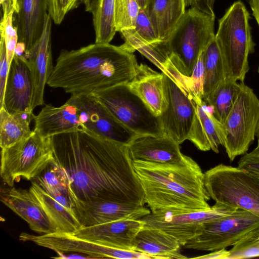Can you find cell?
Masks as SVG:
<instances>
[{
    "instance_id": "484cf974",
    "label": "cell",
    "mask_w": 259,
    "mask_h": 259,
    "mask_svg": "<svg viewBox=\"0 0 259 259\" xmlns=\"http://www.w3.org/2000/svg\"><path fill=\"white\" fill-rule=\"evenodd\" d=\"M186 7L185 0H148L144 10L160 39H168Z\"/></svg>"
},
{
    "instance_id": "44dd1931",
    "label": "cell",
    "mask_w": 259,
    "mask_h": 259,
    "mask_svg": "<svg viewBox=\"0 0 259 259\" xmlns=\"http://www.w3.org/2000/svg\"><path fill=\"white\" fill-rule=\"evenodd\" d=\"M128 147L133 160L175 163L181 161L184 156L180 144L165 135H138Z\"/></svg>"
},
{
    "instance_id": "7c38bea8",
    "label": "cell",
    "mask_w": 259,
    "mask_h": 259,
    "mask_svg": "<svg viewBox=\"0 0 259 259\" xmlns=\"http://www.w3.org/2000/svg\"><path fill=\"white\" fill-rule=\"evenodd\" d=\"M259 226V217L238 209L227 215L204 223L198 234L183 246L186 249L214 251L236 244Z\"/></svg>"
},
{
    "instance_id": "d4e9b609",
    "label": "cell",
    "mask_w": 259,
    "mask_h": 259,
    "mask_svg": "<svg viewBox=\"0 0 259 259\" xmlns=\"http://www.w3.org/2000/svg\"><path fill=\"white\" fill-rule=\"evenodd\" d=\"M181 246L174 236L144 226L137 235L132 250L147 254L154 259L186 258L181 253Z\"/></svg>"
},
{
    "instance_id": "ac0fdd59",
    "label": "cell",
    "mask_w": 259,
    "mask_h": 259,
    "mask_svg": "<svg viewBox=\"0 0 259 259\" xmlns=\"http://www.w3.org/2000/svg\"><path fill=\"white\" fill-rule=\"evenodd\" d=\"M52 19L47 14L42 34L38 41L24 55L29 64L33 81L32 109L44 104V91L54 66L51 49Z\"/></svg>"
},
{
    "instance_id": "ba28073f",
    "label": "cell",
    "mask_w": 259,
    "mask_h": 259,
    "mask_svg": "<svg viewBox=\"0 0 259 259\" xmlns=\"http://www.w3.org/2000/svg\"><path fill=\"white\" fill-rule=\"evenodd\" d=\"M93 95L114 118L138 135H164L158 116L128 84H118Z\"/></svg>"
},
{
    "instance_id": "681fc988",
    "label": "cell",
    "mask_w": 259,
    "mask_h": 259,
    "mask_svg": "<svg viewBox=\"0 0 259 259\" xmlns=\"http://www.w3.org/2000/svg\"><path fill=\"white\" fill-rule=\"evenodd\" d=\"M258 72L259 73V66H258Z\"/></svg>"
},
{
    "instance_id": "f35d334b",
    "label": "cell",
    "mask_w": 259,
    "mask_h": 259,
    "mask_svg": "<svg viewBox=\"0 0 259 259\" xmlns=\"http://www.w3.org/2000/svg\"><path fill=\"white\" fill-rule=\"evenodd\" d=\"M238 167L259 178V152L255 148L245 153L239 160Z\"/></svg>"
},
{
    "instance_id": "5b68a950",
    "label": "cell",
    "mask_w": 259,
    "mask_h": 259,
    "mask_svg": "<svg viewBox=\"0 0 259 259\" xmlns=\"http://www.w3.org/2000/svg\"><path fill=\"white\" fill-rule=\"evenodd\" d=\"M215 18L190 8L167 40L169 64L183 76L191 75L200 55L215 38Z\"/></svg>"
},
{
    "instance_id": "5bb4252c",
    "label": "cell",
    "mask_w": 259,
    "mask_h": 259,
    "mask_svg": "<svg viewBox=\"0 0 259 259\" xmlns=\"http://www.w3.org/2000/svg\"><path fill=\"white\" fill-rule=\"evenodd\" d=\"M69 100L84 113L86 131L127 145L138 136L114 118L93 94L71 95Z\"/></svg>"
},
{
    "instance_id": "bcb514c9",
    "label": "cell",
    "mask_w": 259,
    "mask_h": 259,
    "mask_svg": "<svg viewBox=\"0 0 259 259\" xmlns=\"http://www.w3.org/2000/svg\"><path fill=\"white\" fill-rule=\"evenodd\" d=\"M59 256L56 257L55 258H93L92 256L88 255H81L80 254H66V253H63L60 252H56Z\"/></svg>"
},
{
    "instance_id": "8fae6325",
    "label": "cell",
    "mask_w": 259,
    "mask_h": 259,
    "mask_svg": "<svg viewBox=\"0 0 259 259\" xmlns=\"http://www.w3.org/2000/svg\"><path fill=\"white\" fill-rule=\"evenodd\" d=\"M163 75V100L158 115L164 135L180 145L188 139L197 100L189 89Z\"/></svg>"
},
{
    "instance_id": "e575fe53",
    "label": "cell",
    "mask_w": 259,
    "mask_h": 259,
    "mask_svg": "<svg viewBox=\"0 0 259 259\" xmlns=\"http://www.w3.org/2000/svg\"><path fill=\"white\" fill-rule=\"evenodd\" d=\"M14 13V12H11L5 20H2L0 26V33L4 37L10 67L15 55V50L18 40L17 29L13 25Z\"/></svg>"
},
{
    "instance_id": "b9f144b4",
    "label": "cell",
    "mask_w": 259,
    "mask_h": 259,
    "mask_svg": "<svg viewBox=\"0 0 259 259\" xmlns=\"http://www.w3.org/2000/svg\"><path fill=\"white\" fill-rule=\"evenodd\" d=\"M3 8V15L2 20H5L11 12L18 11L17 0H0Z\"/></svg>"
},
{
    "instance_id": "9a60e30c",
    "label": "cell",
    "mask_w": 259,
    "mask_h": 259,
    "mask_svg": "<svg viewBox=\"0 0 259 259\" xmlns=\"http://www.w3.org/2000/svg\"><path fill=\"white\" fill-rule=\"evenodd\" d=\"M73 203L81 227L121 220H139L151 212L143 205L131 203L112 201L85 202L76 199Z\"/></svg>"
},
{
    "instance_id": "7dc6e473",
    "label": "cell",
    "mask_w": 259,
    "mask_h": 259,
    "mask_svg": "<svg viewBox=\"0 0 259 259\" xmlns=\"http://www.w3.org/2000/svg\"><path fill=\"white\" fill-rule=\"evenodd\" d=\"M140 9L144 10L147 6L148 0H136Z\"/></svg>"
},
{
    "instance_id": "8d00e7d4",
    "label": "cell",
    "mask_w": 259,
    "mask_h": 259,
    "mask_svg": "<svg viewBox=\"0 0 259 259\" xmlns=\"http://www.w3.org/2000/svg\"><path fill=\"white\" fill-rule=\"evenodd\" d=\"M190 89L192 94L199 100H203L204 81V66L203 52L200 55L191 75L188 77Z\"/></svg>"
},
{
    "instance_id": "52a82bcc",
    "label": "cell",
    "mask_w": 259,
    "mask_h": 259,
    "mask_svg": "<svg viewBox=\"0 0 259 259\" xmlns=\"http://www.w3.org/2000/svg\"><path fill=\"white\" fill-rule=\"evenodd\" d=\"M54 160L50 137L33 131L27 138L2 149L1 176L4 183L12 187L21 178H36Z\"/></svg>"
},
{
    "instance_id": "e0dca14e",
    "label": "cell",
    "mask_w": 259,
    "mask_h": 259,
    "mask_svg": "<svg viewBox=\"0 0 259 259\" xmlns=\"http://www.w3.org/2000/svg\"><path fill=\"white\" fill-rule=\"evenodd\" d=\"M144 226L141 219H125L81 227L71 234L111 247L132 250L135 238Z\"/></svg>"
},
{
    "instance_id": "c3c4849f",
    "label": "cell",
    "mask_w": 259,
    "mask_h": 259,
    "mask_svg": "<svg viewBox=\"0 0 259 259\" xmlns=\"http://www.w3.org/2000/svg\"><path fill=\"white\" fill-rule=\"evenodd\" d=\"M255 136L256 137L257 139V145L255 149L259 152V121L256 126Z\"/></svg>"
},
{
    "instance_id": "7a4b0ae2",
    "label": "cell",
    "mask_w": 259,
    "mask_h": 259,
    "mask_svg": "<svg viewBox=\"0 0 259 259\" xmlns=\"http://www.w3.org/2000/svg\"><path fill=\"white\" fill-rule=\"evenodd\" d=\"M139 64L136 56L120 46L93 44L61 51L47 84L71 95L93 94L128 84Z\"/></svg>"
},
{
    "instance_id": "d590c367",
    "label": "cell",
    "mask_w": 259,
    "mask_h": 259,
    "mask_svg": "<svg viewBox=\"0 0 259 259\" xmlns=\"http://www.w3.org/2000/svg\"><path fill=\"white\" fill-rule=\"evenodd\" d=\"M133 30L140 38L147 42H154L161 40L156 34L145 10L140 9Z\"/></svg>"
},
{
    "instance_id": "8992f818",
    "label": "cell",
    "mask_w": 259,
    "mask_h": 259,
    "mask_svg": "<svg viewBox=\"0 0 259 259\" xmlns=\"http://www.w3.org/2000/svg\"><path fill=\"white\" fill-rule=\"evenodd\" d=\"M206 190L215 202L259 217V178L238 167L221 163L204 173Z\"/></svg>"
},
{
    "instance_id": "f6af8a7d",
    "label": "cell",
    "mask_w": 259,
    "mask_h": 259,
    "mask_svg": "<svg viewBox=\"0 0 259 259\" xmlns=\"http://www.w3.org/2000/svg\"><path fill=\"white\" fill-rule=\"evenodd\" d=\"M248 3L252 10V15L259 26V0H250Z\"/></svg>"
},
{
    "instance_id": "7bdbcfd3",
    "label": "cell",
    "mask_w": 259,
    "mask_h": 259,
    "mask_svg": "<svg viewBox=\"0 0 259 259\" xmlns=\"http://www.w3.org/2000/svg\"><path fill=\"white\" fill-rule=\"evenodd\" d=\"M230 255L229 250L226 248L212 251L211 253L200 256L195 257L197 258H217V259H229Z\"/></svg>"
},
{
    "instance_id": "4fadbf2b",
    "label": "cell",
    "mask_w": 259,
    "mask_h": 259,
    "mask_svg": "<svg viewBox=\"0 0 259 259\" xmlns=\"http://www.w3.org/2000/svg\"><path fill=\"white\" fill-rule=\"evenodd\" d=\"M19 239L23 242H32L56 252H77L88 255L93 258H152L144 253L111 247L93 240L77 237L71 233L53 232L34 235L22 233L19 236Z\"/></svg>"
},
{
    "instance_id": "277c9868",
    "label": "cell",
    "mask_w": 259,
    "mask_h": 259,
    "mask_svg": "<svg viewBox=\"0 0 259 259\" xmlns=\"http://www.w3.org/2000/svg\"><path fill=\"white\" fill-rule=\"evenodd\" d=\"M250 19L244 4L237 1L219 20L215 39L223 58L226 78L244 82L249 70L248 56L254 53L255 46Z\"/></svg>"
},
{
    "instance_id": "6da1fadb",
    "label": "cell",
    "mask_w": 259,
    "mask_h": 259,
    "mask_svg": "<svg viewBox=\"0 0 259 259\" xmlns=\"http://www.w3.org/2000/svg\"><path fill=\"white\" fill-rule=\"evenodd\" d=\"M55 160L68 173L77 199L144 205L128 145L77 130L50 137Z\"/></svg>"
},
{
    "instance_id": "2e32d148",
    "label": "cell",
    "mask_w": 259,
    "mask_h": 259,
    "mask_svg": "<svg viewBox=\"0 0 259 259\" xmlns=\"http://www.w3.org/2000/svg\"><path fill=\"white\" fill-rule=\"evenodd\" d=\"M33 78L28 60L24 55H15L10 67L1 108L4 107L11 114L33 112Z\"/></svg>"
},
{
    "instance_id": "836d02e7",
    "label": "cell",
    "mask_w": 259,
    "mask_h": 259,
    "mask_svg": "<svg viewBox=\"0 0 259 259\" xmlns=\"http://www.w3.org/2000/svg\"><path fill=\"white\" fill-rule=\"evenodd\" d=\"M229 259L259 257V226L253 229L229 250Z\"/></svg>"
},
{
    "instance_id": "4dcf8cb0",
    "label": "cell",
    "mask_w": 259,
    "mask_h": 259,
    "mask_svg": "<svg viewBox=\"0 0 259 259\" xmlns=\"http://www.w3.org/2000/svg\"><path fill=\"white\" fill-rule=\"evenodd\" d=\"M36 182L51 195L69 194L75 196L72 181L66 170L54 160L37 177Z\"/></svg>"
},
{
    "instance_id": "f907efd6",
    "label": "cell",
    "mask_w": 259,
    "mask_h": 259,
    "mask_svg": "<svg viewBox=\"0 0 259 259\" xmlns=\"http://www.w3.org/2000/svg\"><path fill=\"white\" fill-rule=\"evenodd\" d=\"M245 1H247L249 3L250 0H245Z\"/></svg>"
},
{
    "instance_id": "7402d4cb",
    "label": "cell",
    "mask_w": 259,
    "mask_h": 259,
    "mask_svg": "<svg viewBox=\"0 0 259 259\" xmlns=\"http://www.w3.org/2000/svg\"><path fill=\"white\" fill-rule=\"evenodd\" d=\"M35 196L47 214L55 232L73 233L81 227L75 213L72 197L69 194L51 195L36 182L29 189Z\"/></svg>"
},
{
    "instance_id": "ab89813d",
    "label": "cell",
    "mask_w": 259,
    "mask_h": 259,
    "mask_svg": "<svg viewBox=\"0 0 259 259\" xmlns=\"http://www.w3.org/2000/svg\"><path fill=\"white\" fill-rule=\"evenodd\" d=\"M215 0H185L186 7L194 8L210 15L215 16L214 5Z\"/></svg>"
},
{
    "instance_id": "d6a6232c",
    "label": "cell",
    "mask_w": 259,
    "mask_h": 259,
    "mask_svg": "<svg viewBox=\"0 0 259 259\" xmlns=\"http://www.w3.org/2000/svg\"><path fill=\"white\" fill-rule=\"evenodd\" d=\"M116 31L134 29L140 10L136 0H114Z\"/></svg>"
},
{
    "instance_id": "d6986e66",
    "label": "cell",
    "mask_w": 259,
    "mask_h": 259,
    "mask_svg": "<svg viewBox=\"0 0 259 259\" xmlns=\"http://www.w3.org/2000/svg\"><path fill=\"white\" fill-rule=\"evenodd\" d=\"M1 200L25 220L32 231L39 234L56 232L42 206L29 190L15 187L4 190Z\"/></svg>"
},
{
    "instance_id": "cb8c5ba5",
    "label": "cell",
    "mask_w": 259,
    "mask_h": 259,
    "mask_svg": "<svg viewBox=\"0 0 259 259\" xmlns=\"http://www.w3.org/2000/svg\"><path fill=\"white\" fill-rule=\"evenodd\" d=\"M199 150L219 152L220 145L224 146L225 131L221 123L209 111L203 100H197L196 113L188 139Z\"/></svg>"
},
{
    "instance_id": "603a6c76",
    "label": "cell",
    "mask_w": 259,
    "mask_h": 259,
    "mask_svg": "<svg viewBox=\"0 0 259 259\" xmlns=\"http://www.w3.org/2000/svg\"><path fill=\"white\" fill-rule=\"evenodd\" d=\"M49 0H17L16 28L18 40L24 43L25 53L38 41L48 14Z\"/></svg>"
},
{
    "instance_id": "60d3db41",
    "label": "cell",
    "mask_w": 259,
    "mask_h": 259,
    "mask_svg": "<svg viewBox=\"0 0 259 259\" xmlns=\"http://www.w3.org/2000/svg\"><path fill=\"white\" fill-rule=\"evenodd\" d=\"M48 13L55 24H60L64 18L62 14V0H49Z\"/></svg>"
},
{
    "instance_id": "ffe728a7",
    "label": "cell",
    "mask_w": 259,
    "mask_h": 259,
    "mask_svg": "<svg viewBox=\"0 0 259 259\" xmlns=\"http://www.w3.org/2000/svg\"><path fill=\"white\" fill-rule=\"evenodd\" d=\"M33 120V131L44 138L77 130H85L80 110L69 99L60 107L46 105Z\"/></svg>"
},
{
    "instance_id": "30bf717a",
    "label": "cell",
    "mask_w": 259,
    "mask_h": 259,
    "mask_svg": "<svg viewBox=\"0 0 259 259\" xmlns=\"http://www.w3.org/2000/svg\"><path fill=\"white\" fill-rule=\"evenodd\" d=\"M240 82L241 90L224 124L223 146L231 161L248 150L259 121V99L251 88Z\"/></svg>"
},
{
    "instance_id": "9c48e42d",
    "label": "cell",
    "mask_w": 259,
    "mask_h": 259,
    "mask_svg": "<svg viewBox=\"0 0 259 259\" xmlns=\"http://www.w3.org/2000/svg\"><path fill=\"white\" fill-rule=\"evenodd\" d=\"M237 209L215 202L208 209H161L151 212L141 220L145 226L160 230L174 236L183 246L199 233L204 223L230 214Z\"/></svg>"
},
{
    "instance_id": "1f68e13d",
    "label": "cell",
    "mask_w": 259,
    "mask_h": 259,
    "mask_svg": "<svg viewBox=\"0 0 259 259\" xmlns=\"http://www.w3.org/2000/svg\"><path fill=\"white\" fill-rule=\"evenodd\" d=\"M96 44H109L116 32L114 0H99L92 13Z\"/></svg>"
},
{
    "instance_id": "74e56055",
    "label": "cell",
    "mask_w": 259,
    "mask_h": 259,
    "mask_svg": "<svg viewBox=\"0 0 259 259\" xmlns=\"http://www.w3.org/2000/svg\"><path fill=\"white\" fill-rule=\"evenodd\" d=\"M10 69L4 37L1 34L0 39V108L2 107L4 93Z\"/></svg>"
},
{
    "instance_id": "3957f363",
    "label": "cell",
    "mask_w": 259,
    "mask_h": 259,
    "mask_svg": "<svg viewBox=\"0 0 259 259\" xmlns=\"http://www.w3.org/2000/svg\"><path fill=\"white\" fill-rule=\"evenodd\" d=\"M151 212L164 208L208 209L210 196L204 173L192 158L185 155L175 163L133 160Z\"/></svg>"
},
{
    "instance_id": "ee69618b",
    "label": "cell",
    "mask_w": 259,
    "mask_h": 259,
    "mask_svg": "<svg viewBox=\"0 0 259 259\" xmlns=\"http://www.w3.org/2000/svg\"><path fill=\"white\" fill-rule=\"evenodd\" d=\"M80 0H62V14L64 17L71 10L77 7Z\"/></svg>"
},
{
    "instance_id": "4316f807",
    "label": "cell",
    "mask_w": 259,
    "mask_h": 259,
    "mask_svg": "<svg viewBox=\"0 0 259 259\" xmlns=\"http://www.w3.org/2000/svg\"><path fill=\"white\" fill-rule=\"evenodd\" d=\"M146 103L158 116L163 100V75L142 63L138 65L133 79L128 83Z\"/></svg>"
},
{
    "instance_id": "f1b7e54d",
    "label": "cell",
    "mask_w": 259,
    "mask_h": 259,
    "mask_svg": "<svg viewBox=\"0 0 259 259\" xmlns=\"http://www.w3.org/2000/svg\"><path fill=\"white\" fill-rule=\"evenodd\" d=\"M241 89V82L226 78L203 101L211 107L213 115L223 125Z\"/></svg>"
},
{
    "instance_id": "83f0119b",
    "label": "cell",
    "mask_w": 259,
    "mask_h": 259,
    "mask_svg": "<svg viewBox=\"0 0 259 259\" xmlns=\"http://www.w3.org/2000/svg\"><path fill=\"white\" fill-rule=\"evenodd\" d=\"M33 112L14 114L0 108V146L2 149L9 147L29 137L32 133L30 124L34 119Z\"/></svg>"
},
{
    "instance_id": "f546056e",
    "label": "cell",
    "mask_w": 259,
    "mask_h": 259,
    "mask_svg": "<svg viewBox=\"0 0 259 259\" xmlns=\"http://www.w3.org/2000/svg\"><path fill=\"white\" fill-rule=\"evenodd\" d=\"M204 66V101L226 77L223 58L215 39L203 52Z\"/></svg>"
}]
</instances>
